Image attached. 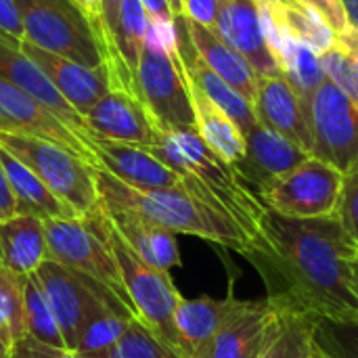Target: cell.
I'll use <instances>...</instances> for the list:
<instances>
[{
  "mask_svg": "<svg viewBox=\"0 0 358 358\" xmlns=\"http://www.w3.org/2000/svg\"><path fill=\"white\" fill-rule=\"evenodd\" d=\"M358 245L338 216L289 218L271 208L241 254L264 283L266 300L281 313L358 319L352 260Z\"/></svg>",
  "mask_w": 358,
  "mask_h": 358,
  "instance_id": "6da1fadb",
  "label": "cell"
},
{
  "mask_svg": "<svg viewBox=\"0 0 358 358\" xmlns=\"http://www.w3.org/2000/svg\"><path fill=\"white\" fill-rule=\"evenodd\" d=\"M147 149L172 168L191 193L227 212L254 237L266 206L241 180L235 166L208 147L197 128H157Z\"/></svg>",
  "mask_w": 358,
  "mask_h": 358,
  "instance_id": "7a4b0ae2",
  "label": "cell"
},
{
  "mask_svg": "<svg viewBox=\"0 0 358 358\" xmlns=\"http://www.w3.org/2000/svg\"><path fill=\"white\" fill-rule=\"evenodd\" d=\"M96 189L103 206H120L143 214L174 235H191L210 243L243 254L252 237L227 212L203 201L185 185L170 189L141 191L117 180L109 172L96 168Z\"/></svg>",
  "mask_w": 358,
  "mask_h": 358,
  "instance_id": "3957f363",
  "label": "cell"
},
{
  "mask_svg": "<svg viewBox=\"0 0 358 358\" xmlns=\"http://www.w3.org/2000/svg\"><path fill=\"white\" fill-rule=\"evenodd\" d=\"M0 145L21 159L78 218L101 210L94 166L76 151L38 136L0 132Z\"/></svg>",
  "mask_w": 358,
  "mask_h": 358,
  "instance_id": "277c9868",
  "label": "cell"
},
{
  "mask_svg": "<svg viewBox=\"0 0 358 358\" xmlns=\"http://www.w3.org/2000/svg\"><path fill=\"white\" fill-rule=\"evenodd\" d=\"M21 13L23 40L88 67L107 63L96 25L73 0H15Z\"/></svg>",
  "mask_w": 358,
  "mask_h": 358,
  "instance_id": "5b68a950",
  "label": "cell"
},
{
  "mask_svg": "<svg viewBox=\"0 0 358 358\" xmlns=\"http://www.w3.org/2000/svg\"><path fill=\"white\" fill-rule=\"evenodd\" d=\"M44 233L48 248L46 260H55L101 283L134 313L103 231V208L88 218H46Z\"/></svg>",
  "mask_w": 358,
  "mask_h": 358,
  "instance_id": "8992f818",
  "label": "cell"
},
{
  "mask_svg": "<svg viewBox=\"0 0 358 358\" xmlns=\"http://www.w3.org/2000/svg\"><path fill=\"white\" fill-rule=\"evenodd\" d=\"M136 96L157 128H195L191 82L182 50L166 48L147 27V40L136 69Z\"/></svg>",
  "mask_w": 358,
  "mask_h": 358,
  "instance_id": "52a82bcc",
  "label": "cell"
},
{
  "mask_svg": "<svg viewBox=\"0 0 358 358\" xmlns=\"http://www.w3.org/2000/svg\"><path fill=\"white\" fill-rule=\"evenodd\" d=\"M103 231L107 243L113 252V258L120 266V275L126 287V294L134 306L136 319H141L149 329L164 338L170 346L180 352L178 334L174 325V313L182 296L170 279V271H162L145 262L111 227L109 218L103 212Z\"/></svg>",
  "mask_w": 358,
  "mask_h": 358,
  "instance_id": "ba28073f",
  "label": "cell"
},
{
  "mask_svg": "<svg viewBox=\"0 0 358 358\" xmlns=\"http://www.w3.org/2000/svg\"><path fill=\"white\" fill-rule=\"evenodd\" d=\"M308 122L313 155L336 166L344 176L358 172V107L327 78L310 96Z\"/></svg>",
  "mask_w": 358,
  "mask_h": 358,
  "instance_id": "9c48e42d",
  "label": "cell"
},
{
  "mask_svg": "<svg viewBox=\"0 0 358 358\" xmlns=\"http://www.w3.org/2000/svg\"><path fill=\"white\" fill-rule=\"evenodd\" d=\"M344 174L310 155L292 172L273 182L260 197L262 203L289 218H325L338 216Z\"/></svg>",
  "mask_w": 358,
  "mask_h": 358,
  "instance_id": "30bf717a",
  "label": "cell"
},
{
  "mask_svg": "<svg viewBox=\"0 0 358 358\" xmlns=\"http://www.w3.org/2000/svg\"><path fill=\"white\" fill-rule=\"evenodd\" d=\"M48 298V304L57 317L61 336L65 340V348L76 350L78 336L88 321L101 306H115L130 315H134L117 296H113L101 283L55 262L44 260L38 271L34 273ZM136 317V315H134Z\"/></svg>",
  "mask_w": 358,
  "mask_h": 358,
  "instance_id": "8fae6325",
  "label": "cell"
},
{
  "mask_svg": "<svg viewBox=\"0 0 358 358\" xmlns=\"http://www.w3.org/2000/svg\"><path fill=\"white\" fill-rule=\"evenodd\" d=\"M0 132L38 136L59 143L82 155L86 162H90L96 168L90 147L92 138L78 134L50 107H46L27 90L2 78H0Z\"/></svg>",
  "mask_w": 358,
  "mask_h": 358,
  "instance_id": "7c38bea8",
  "label": "cell"
},
{
  "mask_svg": "<svg viewBox=\"0 0 358 358\" xmlns=\"http://www.w3.org/2000/svg\"><path fill=\"white\" fill-rule=\"evenodd\" d=\"M21 44L25 52L38 63L42 73L50 80V84L59 90V94L82 117L113 88L111 69L107 63L99 67H88L63 55L34 46L25 40H21Z\"/></svg>",
  "mask_w": 358,
  "mask_h": 358,
  "instance_id": "4fadbf2b",
  "label": "cell"
},
{
  "mask_svg": "<svg viewBox=\"0 0 358 358\" xmlns=\"http://www.w3.org/2000/svg\"><path fill=\"white\" fill-rule=\"evenodd\" d=\"M92 138L149 147L157 136V126L143 101L124 88H111L86 115Z\"/></svg>",
  "mask_w": 358,
  "mask_h": 358,
  "instance_id": "5bb4252c",
  "label": "cell"
},
{
  "mask_svg": "<svg viewBox=\"0 0 358 358\" xmlns=\"http://www.w3.org/2000/svg\"><path fill=\"white\" fill-rule=\"evenodd\" d=\"M245 138L248 151L243 159L235 164V170L258 197H262L275 180H279L310 157V153L300 149L296 143L287 141L285 136L262 124H256Z\"/></svg>",
  "mask_w": 358,
  "mask_h": 358,
  "instance_id": "9a60e30c",
  "label": "cell"
},
{
  "mask_svg": "<svg viewBox=\"0 0 358 358\" xmlns=\"http://www.w3.org/2000/svg\"><path fill=\"white\" fill-rule=\"evenodd\" d=\"M90 147L96 168L109 172L132 189L151 191L182 185V178L159 162L147 147L103 138H92Z\"/></svg>",
  "mask_w": 358,
  "mask_h": 358,
  "instance_id": "2e32d148",
  "label": "cell"
},
{
  "mask_svg": "<svg viewBox=\"0 0 358 358\" xmlns=\"http://www.w3.org/2000/svg\"><path fill=\"white\" fill-rule=\"evenodd\" d=\"M254 111L258 124L275 130L313 155V132L306 105L283 73L258 80Z\"/></svg>",
  "mask_w": 358,
  "mask_h": 358,
  "instance_id": "e0dca14e",
  "label": "cell"
},
{
  "mask_svg": "<svg viewBox=\"0 0 358 358\" xmlns=\"http://www.w3.org/2000/svg\"><path fill=\"white\" fill-rule=\"evenodd\" d=\"M214 31L248 59L258 78L283 73L266 44L256 0H220Z\"/></svg>",
  "mask_w": 358,
  "mask_h": 358,
  "instance_id": "ac0fdd59",
  "label": "cell"
},
{
  "mask_svg": "<svg viewBox=\"0 0 358 358\" xmlns=\"http://www.w3.org/2000/svg\"><path fill=\"white\" fill-rule=\"evenodd\" d=\"M254 300H237L227 296L222 300L199 298L180 300L174 313V325L178 334L180 355L185 358H197V355L239 315H243Z\"/></svg>",
  "mask_w": 358,
  "mask_h": 358,
  "instance_id": "d6986e66",
  "label": "cell"
},
{
  "mask_svg": "<svg viewBox=\"0 0 358 358\" xmlns=\"http://www.w3.org/2000/svg\"><path fill=\"white\" fill-rule=\"evenodd\" d=\"M0 78L34 94L38 101L50 107L67 126H71L78 134L92 138L86 128L84 117L59 94V90L42 73L38 63L25 52L21 40H15L2 31H0Z\"/></svg>",
  "mask_w": 358,
  "mask_h": 358,
  "instance_id": "ffe728a7",
  "label": "cell"
},
{
  "mask_svg": "<svg viewBox=\"0 0 358 358\" xmlns=\"http://www.w3.org/2000/svg\"><path fill=\"white\" fill-rule=\"evenodd\" d=\"M281 313L264 298L229 323L197 358H260L279 327Z\"/></svg>",
  "mask_w": 358,
  "mask_h": 358,
  "instance_id": "44dd1931",
  "label": "cell"
},
{
  "mask_svg": "<svg viewBox=\"0 0 358 358\" xmlns=\"http://www.w3.org/2000/svg\"><path fill=\"white\" fill-rule=\"evenodd\" d=\"M101 208L109 218L111 227L117 231V235L145 262L162 271H172L180 266V252H178L176 235L172 231L159 227L157 222L128 208L103 206V203Z\"/></svg>",
  "mask_w": 358,
  "mask_h": 358,
  "instance_id": "7402d4cb",
  "label": "cell"
},
{
  "mask_svg": "<svg viewBox=\"0 0 358 358\" xmlns=\"http://www.w3.org/2000/svg\"><path fill=\"white\" fill-rule=\"evenodd\" d=\"M182 19V27L187 31L189 44L193 52L222 80H227L233 88H237L252 105L258 92V73L248 63L243 55H239L231 44H227L214 29H208L187 17Z\"/></svg>",
  "mask_w": 358,
  "mask_h": 358,
  "instance_id": "603a6c76",
  "label": "cell"
},
{
  "mask_svg": "<svg viewBox=\"0 0 358 358\" xmlns=\"http://www.w3.org/2000/svg\"><path fill=\"white\" fill-rule=\"evenodd\" d=\"M48 258L44 220L34 214H15L0 220V266L17 277H29Z\"/></svg>",
  "mask_w": 358,
  "mask_h": 358,
  "instance_id": "cb8c5ba5",
  "label": "cell"
},
{
  "mask_svg": "<svg viewBox=\"0 0 358 358\" xmlns=\"http://www.w3.org/2000/svg\"><path fill=\"white\" fill-rule=\"evenodd\" d=\"M0 159L17 201V214H34L46 218H78L76 212L63 203L21 159L0 145Z\"/></svg>",
  "mask_w": 358,
  "mask_h": 358,
  "instance_id": "d4e9b609",
  "label": "cell"
},
{
  "mask_svg": "<svg viewBox=\"0 0 358 358\" xmlns=\"http://www.w3.org/2000/svg\"><path fill=\"white\" fill-rule=\"evenodd\" d=\"M191 99H193V109H195V128H197L199 136L224 162H229L231 166L239 164L243 159L245 151H248L245 134L193 82H191Z\"/></svg>",
  "mask_w": 358,
  "mask_h": 358,
  "instance_id": "484cf974",
  "label": "cell"
},
{
  "mask_svg": "<svg viewBox=\"0 0 358 358\" xmlns=\"http://www.w3.org/2000/svg\"><path fill=\"white\" fill-rule=\"evenodd\" d=\"M277 61H279L283 76L289 80L292 88L298 92L302 103L308 105L310 96L327 80L321 55L308 42L294 36L287 27L279 40Z\"/></svg>",
  "mask_w": 358,
  "mask_h": 358,
  "instance_id": "4316f807",
  "label": "cell"
},
{
  "mask_svg": "<svg viewBox=\"0 0 358 358\" xmlns=\"http://www.w3.org/2000/svg\"><path fill=\"white\" fill-rule=\"evenodd\" d=\"M132 319H134V315H130L122 308L101 306L84 323V327L78 336V342H76V352H80L86 358L105 352L109 346H113L120 340V336L126 331V327Z\"/></svg>",
  "mask_w": 358,
  "mask_h": 358,
  "instance_id": "83f0119b",
  "label": "cell"
},
{
  "mask_svg": "<svg viewBox=\"0 0 358 358\" xmlns=\"http://www.w3.org/2000/svg\"><path fill=\"white\" fill-rule=\"evenodd\" d=\"M281 313V310H279ZM315 348V317L281 313L279 327L260 358H308Z\"/></svg>",
  "mask_w": 358,
  "mask_h": 358,
  "instance_id": "f1b7e54d",
  "label": "cell"
},
{
  "mask_svg": "<svg viewBox=\"0 0 358 358\" xmlns=\"http://www.w3.org/2000/svg\"><path fill=\"white\" fill-rule=\"evenodd\" d=\"M23 310H25V336H31L38 342L50 346L65 348V340L61 336L57 317L36 275H29L23 281Z\"/></svg>",
  "mask_w": 358,
  "mask_h": 358,
  "instance_id": "f546056e",
  "label": "cell"
},
{
  "mask_svg": "<svg viewBox=\"0 0 358 358\" xmlns=\"http://www.w3.org/2000/svg\"><path fill=\"white\" fill-rule=\"evenodd\" d=\"M283 19L294 36L308 42L319 55H325L336 46V31L327 19L302 0H281Z\"/></svg>",
  "mask_w": 358,
  "mask_h": 358,
  "instance_id": "4dcf8cb0",
  "label": "cell"
},
{
  "mask_svg": "<svg viewBox=\"0 0 358 358\" xmlns=\"http://www.w3.org/2000/svg\"><path fill=\"white\" fill-rule=\"evenodd\" d=\"M92 358H185L174 346L149 329L141 319H132L120 340Z\"/></svg>",
  "mask_w": 358,
  "mask_h": 358,
  "instance_id": "1f68e13d",
  "label": "cell"
},
{
  "mask_svg": "<svg viewBox=\"0 0 358 358\" xmlns=\"http://www.w3.org/2000/svg\"><path fill=\"white\" fill-rule=\"evenodd\" d=\"M23 281V277H17L0 266V344L8 355L25 336Z\"/></svg>",
  "mask_w": 358,
  "mask_h": 358,
  "instance_id": "d6a6232c",
  "label": "cell"
},
{
  "mask_svg": "<svg viewBox=\"0 0 358 358\" xmlns=\"http://www.w3.org/2000/svg\"><path fill=\"white\" fill-rule=\"evenodd\" d=\"M315 344L331 358H358V319L315 317Z\"/></svg>",
  "mask_w": 358,
  "mask_h": 358,
  "instance_id": "836d02e7",
  "label": "cell"
},
{
  "mask_svg": "<svg viewBox=\"0 0 358 358\" xmlns=\"http://www.w3.org/2000/svg\"><path fill=\"white\" fill-rule=\"evenodd\" d=\"M321 61L327 78L358 107V61L338 46L321 55Z\"/></svg>",
  "mask_w": 358,
  "mask_h": 358,
  "instance_id": "e575fe53",
  "label": "cell"
},
{
  "mask_svg": "<svg viewBox=\"0 0 358 358\" xmlns=\"http://www.w3.org/2000/svg\"><path fill=\"white\" fill-rule=\"evenodd\" d=\"M338 218H340L342 227L346 229V233L358 245V172L344 176Z\"/></svg>",
  "mask_w": 358,
  "mask_h": 358,
  "instance_id": "d590c367",
  "label": "cell"
},
{
  "mask_svg": "<svg viewBox=\"0 0 358 358\" xmlns=\"http://www.w3.org/2000/svg\"><path fill=\"white\" fill-rule=\"evenodd\" d=\"M8 358H86L76 350L50 346L44 342H38L31 336H23L10 350Z\"/></svg>",
  "mask_w": 358,
  "mask_h": 358,
  "instance_id": "8d00e7d4",
  "label": "cell"
},
{
  "mask_svg": "<svg viewBox=\"0 0 358 358\" xmlns=\"http://www.w3.org/2000/svg\"><path fill=\"white\" fill-rule=\"evenodd\" d=\"M122 2L124 0H103V8H101V36L107 50V65L113 61V52H115V29L120 21Z\"/></svg>",
  "mask_w": 358,
  "mask_h": 358,
  "instance_id": "74e56055",
  "label": "cell"
},
{
  "mask_svg": "<svg viewBox=\"0 0 358 358\" xmlns=\"http://www.w3.org/2000/svg\"><path fill=\"white\" fill-rule=\"evenodd\" d=\"M218 6L220 0H182V17L214 29L216 27V17H218Z\"/></svg>",
  "mask_w": 358,
  "mask_h": 358,
  "instance_id": "f35d334b",
  "label": "cell"
},
{
  "mask_svg": "<svg viewBox=\"0 0 358 358\" xmlns=\"http://www.w3.org/2000/svg\"><path fill=\"white\" fill-rule=\"evenodd\" d=\"M302 2L317 8L327 19V23L334 27L336 34H342L344 29H348L352 25L348 15H346V8H344L342 0H302Z\"/></svg>",
  "mask_w": 358,
  "mask_h": 358,
  "instance_id": "ab89813d",
  "label": "cell"
},
{
  "mask_svg": "<svg viewBox=\"0 0 358 358\" xmlns=\"http://www.w3.org/2000/svg\"><path fill=\"white\" fill-rule=\"evenodd\" d=\"M0 31L15 40H23L21 13L15 0H0Z\"/></svg>",
  "mask_w": 358,
  "mask_h": 358,
  "instance_id": "60d3db41",
  "label": "cell"
},
{
  "mask_svg": "<svg viewBox=\"0 0 358 358\" xmlns=\"http://www.w3.org/2000/svg\"><path fill=\"white\" fill-rule=\"evenodd\" d=\"M149 21L155 23H176V13L170 4V0H141Z\"/></svg>",
  "mask_w": 358,
  "mask_h": 358,
  "instance_id": "b9f144b4",
  "label": "cell"
},
{
  "mask_svg": "<svg viewBox=\"0 0 358 358\" xmlns=\"http://www.w3.org/2000/svg\"><path fill=\"white\" fill-rule=\"evenodd\" d=\"M15 214H17V201H15V195L10 191L4 166H2V159H0V220L13 218Z\"/></svg>",
  "mask_w": 358,
  "mask_h": 358,
  "instance_id": "7bdbcfd3",
  "label": "cell"
},
{
  "mask_svg": "<svg viewBox=\"0 0 358 358\" xmlns=\"http://www.w3.org/2000/svg\"><path fill=\"white\" fill-rule=\"evenodd\" d=\"M336 46L340 50H344L346 55H350L355 61H358V27L350 25L348 29L338 34L336 36Z\"/></svg>",
  "mask_w": 358,
  "mask_h": 358,
  "instance_id": "ee69618b",
  "label": "cell"
},
{
  "mask_svg": "<svg viewBox=\"0 0 358 358\" xmlns=\"http://www.w3.org/2000/svg\"><path fill=\"white\" fill-rule=\"evenodd\" d=\"M73 2L88 15V19L96 25V29L101 34V8H103V0H73Z\"/></svg>",
  "mask_w": 358,
  "mask_h": 358,
  "instance_id": "f6af8a7d",
  "label": "cell"
},
{
  "mask_svg": "<svg viewBox=\"0 0 358 358\" xmlns=\"http://www.w3.org/2000/svg\"><path fill=\"white\" fill-rule=\"evenodd\" d=\"M344 8H346V15L350 19V23L358 27V0H342Z\"/></svg>",
  "mask_w": 358,
  "mask_h": 358,
  "instance_id": "bcb514c9",
  "label": "cell"
},
{
  "mask_svg": "<svg viewBox=\"0 0 358 358\" xmlns=\"http://www.w3.org/2000/svg\"><path fill=\"white\" fill-rule=\"evenodd\" d=\"M352 283H355V289H357L358 294V254L357 258L352 260Z\"/></svg>",
  "mask_w": 358,
  "mask_h": 358,
  "instance_id": "7dc6e473",
  "label": "cell"
},
{
  "mask_svg": "<svg viewBox=\"0 0 358 358\" xmlns=\"http://www.w3.org/2000/svg\"><path fill=\"white\" fill-rule=\"evenodd\" d=\"M170 4H172L176 17H182V0H170Z\"/></svg>",
  "mask_w": 358,
  "mask_h": 358,
  "instance_id": "c3c4849f",
  "label": "cell"
},
{
  "mask_svg": "<svg viewBox=\"0 0 358 358\" xmlns=\"http://www.w3.org/2000/svg\"><path fill=\"white\" fill-rule=\"evenodd\" d=\"M308 358H331L329 355H325L321 348H317V344H315V348H313V352L308 355Z\"/></svg>",
  "mask_w": 358,
  "mask_h": 358,
  "instance_id": "681fc988",
  "label": "cell"
},
{
  "mask_svg": "<svg viewBox=\"0 0 358 358\" xmlns=\"http://www.w3.org/2000/svg\"><path fill=\"white\" fill-rule=\"evenodd\" d=\"M0 358H8V352L4 350V346L0 344Z\"/></svg>",
  "mask_w": 358,
  "mask_h": 358,
  "instance_id": "f907efd6",
  "label": "cell"
}]
</instances>
